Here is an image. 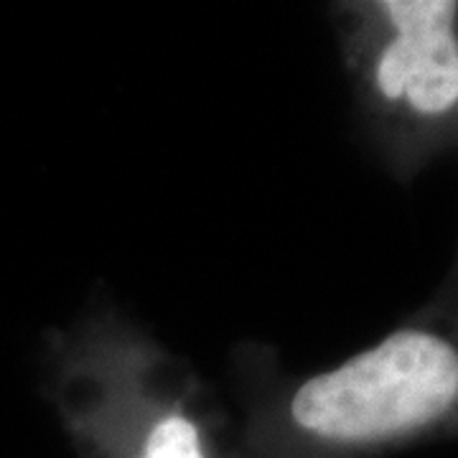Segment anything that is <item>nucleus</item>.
Listing matches in <instances>:
<instances>
[{
  "instance_id": "f257e3e1",
  "label": "nucleus",
  "mask_w": 458,
  "mask_h": 458,
  "mask_svg": "<svg viewBox=\"0 0 458 458\" xmlns=\"http://www.w3.org/2000/svg\"><path fill=\"white\" fill-rule=\"evenodd\" d=\"M295 430L331 451L360 454L458 433V285L428 311L291 394Z\"/></svg>"
},
{
  "instance_id": "f03ea898",
  "label": "nucleus",
  "mask_w": 458,
  "mask_h": 458,
  "mask_svg": "<svg viewBox=\"0 0 458 458\" xmlns=\"http://www.w3.org/2000/svg\"><path fill=\"white\" fill-rule=\"evenodd\" d=\"M346 59L397 176L458 140V0H377L349 11Z\"/></svg>"
},
{
  "instance_id": "7ed1b4c3",
  "label": "nucleus",
  "mask_w": 458,
  "mask_h": 458,
  "mask_svg": "<svg viewBox=\"0 0 458 458\" xmlns=\"http://www.w3.org/2000/svg\"><path fill=\"white\" fill-rule=\"evenodd\" d=\"M135 458H207V454L191 415L168 410L148 426Z\"/></svg>"
},
{
  "instance_id": "20e7f679",
  "label": "nucleus",
  "mask_w": 458,
  "mask_h": 458,
  "mask_svg": "<svg viewBox=\"0 0 458 458\" xmlns=\"http://www.w3.org/2000/svg\"><path fill=\"white\" fill-rule=\"evenodd\" d=\"M451 283H456V285H458V258H456V273L451 276Z\"/></svg>"
}]
</instances>
